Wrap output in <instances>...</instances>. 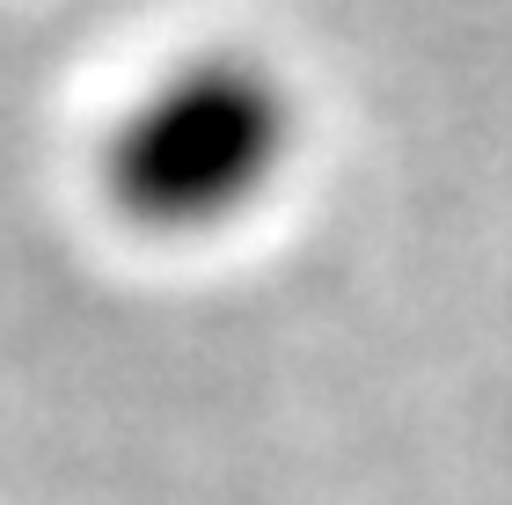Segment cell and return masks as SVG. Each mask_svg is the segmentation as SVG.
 <instances>
[{"label":"cell","instance_id":"obj_1","mask_svg":"<svg viewBox=\"0 0 512 505\" xmlns=\"http://www.w3.org/2000/svg\"><path fill=\"white\" fill-rule=\"evenodd\" d=\"M293 154V103L264 59H176L103 140V198L147 235L242 220Z\"/></svg>","mask_w":512,"mask_h":505}]
</instances>
